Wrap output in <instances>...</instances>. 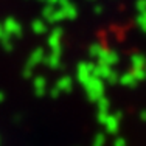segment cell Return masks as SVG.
Here are the masks:
<instances>
[{"instance_id": "7a4b0ae2", "label": "cell", "mask_w": 146, "mask_h": 146, "mask_svg": "<svg viewBox=\"0 0 146 146\" xmlns=\"http://www.w3.org/2000/svg\"><path fill=\"white\" fill-rule=\"evenodd\" d=\"M104 141H106V138H104V135H96L95 141H93V146H104Z\"/></svg>"}, {"instance_id": "3957f363", "label": "cell", "mask_w": 146, "mask_h": 146, "mask_svg": "<svg viewBox=\"0 0 146 146\" xmlns=\"http://www.w3.org/2000/svg\"><path fill=\"white\" fill-rule=\"evenodd\" d=\"M113 146H126V140L118 137V138H115V141H113Z\"/></svg>"}, {"instance_id": "6da1fadb", "label": "cell", "mask_w": 146, "mask_h": 146, "mask_svg": "<svg viewBox=\"0 0 146 146\" xmlns=\"http://www.w3.org/2000/svg\"><path fill=\"white\" fill-rule=\"evenodd\" d=\"M106 129L109 134H115V132L118 131V118L115 117H109V118H106Z\"/></svg>"}, {"instance_id": "277c9868", "label": "cell", "mask_w": 146, "mask_h": 146, "mask_svg": "<svg viewBox=\"0 0 146 146\" xmlns=\"http://www.w3.org/2000/svg\"><path fill=\"white\" fill-rule=\"evenodd\" d=\"M140 118H141L143 121H146V110H145V112H141V113H140Z\"/></svg>"}]
</instances>
